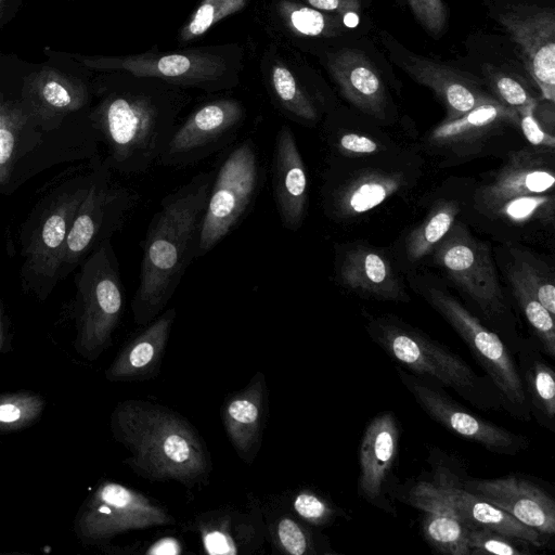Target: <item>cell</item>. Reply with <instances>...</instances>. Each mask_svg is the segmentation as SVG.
Instances as JSON below:
<instances>
[{
    "label": "cell",
    "instance_id": "cell-1",
    "mask_svg": "<svg viewBox=\"0 0 555 555\" xmlns=\"http://www.w3.org/2000/svg\"><path fill=\"white\" fill-rule=\"evenodd\" d=\"M216 171H203L167 194L152 217L143 242L139 286L131 301L133 321L145 326L173 296L196 258L201 227Z\"/></svg>",
    "mask_w": 555,
    "mask_h": 555
},
{
    "label": "cell",
    "instance_id": "cell-2",
    "mask_svg": "<svg viewBox=\"0 0 555 555\" xmlns=\"http://www.w3.org/2000/svg\"><path fill=\"white\" fill-rule=\"evenodd\" d=\"M109 429L129 456L124 463L153 482L176 481L188 489L206 485L212 464L197 428L182 414L143 399L119 401Z\"/></svg>",
    "mask_w": 555,
    "mask_h": 555
},
{
    "label": "cell",
    "instance_id": "cell-3",
    "mask_svg": "<svg viewBox=\"0 0 555 555\" xmlns=\"http://www.w3.org/2000/svg\"><path fill=\"white\" fill-rule=\"evenodd\" d=\"M135 77V85L111 94L96 113V126L113 165L126 173H144L158 164L185 103L165 81Z\"/></svg>",
    "mask_w": 555,
    "mask_h": 555
},
{
    "label": "cell",
    "instance_id": "cell-4",
    "mask_svg": "<svg viewBox=\"0 0 555 555\" xmlns=\"http://www.w3.org/2000/svg\"><path fill=\"white\" fill-rule=\"evenodd\" d=\"M366 331L400 367L453 389L476 408L503 409L487 376L478 375L462 357L420 330L392 317H378L369 321Z\"/></svg>",
    "mask_w": 555,
    "mask_h": 555
},
{
    "label": "cell",
    "instance_id": "cell-5",
    "mask_svg": "<svg viewBox=\"0 0 555 555\" xmlns=\"http://www.w3.org/2000/svg\"><path fill=\"white\" fill-rule=\"evenodd\" d=\"M555 175L545 151L511 153L492 181L475 195L486 216L516 224L530 221L552 223L555 212Z\"/></svg>",
    "mask_w": 555,
    "mask_h": 555
},
{
    "label": "cell",
    "instance_id": "cell-6",
    "mask_svg": "<svg viewBox=\"0 0 555 555\" xmlns=\"http://www.w3.org/2000/svg\"><path fill=\"white\" fill-rule=\"evenodd\" d=\"M125 296L115 254L107 241L83 264L76 302V352L95 361L113 344Z\"/></svg>",
    "mask_w": 555,
    "mask_h": 555
},
{
    "label": "cell",
    "instance_id": "cell-7",
    "mask_svg": "<svg viewBox=\"0 0 555 555\" xmlns=\"http://www.w3.org/2000/svg\"><path fill=\"white\" fill-rule=\"evenodd\" d=\"M428 302L452 326L495 386L505 409L521 421L531 420L522 380L513 354L500 336L489 330L452 295L428 288Z\"/></svg>",
    "mask_w": 555,
    "mask_h": 555
},
{
    "label": "cell",
    "instance_id": "cell-8",
    "mask_svg": "<svg viewBox=\"0 0 555 555\" xmlns=\"http://www.w3.org/2000/svg\"><path fill=\"white\" fill-rule=\"evenodd\" d=\"M175 524L171 513L145 493L102 480L79 506L74 532L81 544L102 548L115 535Z\"/></svg>",
    "mask_w": 555,
    "mask_h": 555
},
{
    "label": "cell",
    "instance_id": "cell-9",
    "mask_svg": "<svg viewBox=\"0 0 555 555\" xmlns=\"http://www.w3.org/2000/svg\"><path fill=\"white\" fill-rule=\"evenodd\" d=\"M259 180L258 155L253 141L247 139L229 154L215 173L196 258L210 251L238 223L257 195Z\"/></svg>",
    "mask_w": 555,
    "mask_h": 555
},
{
    "label": "cell",
    "instance_id": "cell-10",
    "mask_svg": "<svg viewBox=\"0 0 555 555\" xmlns=\"http://www.w3.org/2000/svg\"><path fill=\"white\" fill-rule=\"evenodd\" d=\"M493 18L515 43L520 62L541 98L555 100V8L529 0L499 2Z\"/></svg>",
    "mask_w": 555,
    "mask_h": 555
},
{
    "label": "cell",
    "instance_id": "cell-11",
    "mask_svg": "<svg viewBox=\"0 0 555 555\" xmlns=\"http://www.w3.org/2000/svg\"><path fill=\"white\" fill-rule=\"evenodd\" d=\"M99 69H118L138 77L163 80L178 87L205 90L229 88L235 75L230 59L221 52L192 50L167 54L143 53L124 57H93L85 61Z\"/></svg>",
    "mask_w": 555,
    "mask_h": 555
},
{
    "label": "cell",
    "instance_id": "cell-12",
    "mask_svg": "<svg viewBox=\"0 0 555 555\" xmlns=\"http://www.w3.org/2000/svg\"><path fill=\"white\" fill-rule=\"evenodd\" d=\"M434 249L437 263L489 321L505 314L504 295L485 243L472 236L464 225L456 224Z\"/></svg>",
    "mask_w": 555,
    "mask_h": 555
},
{
    "label": "cell",
    "instance_id": "cell-13",
    "mask_svg": "<svg viewBox=\"0 0 555 555\" xmlns=\"http://www.w3.org/2000/svg\"><path fill=\"white\" fill-rule=\"evenodd\" d=\"M398 376L421 409L449 431L501 455H516L529 440L478 415L451 398L437 383L397 367Z\"/></svg>",
    "mask_w": 555,
    "mask_h": 555
},
{
    "label": "cell",
    "instance_id": "cell-14",
    "mask_svg": "<svg viewBox=\"0 0 555 555\" xmlns=\"http://www.w3.org/2000/svg\"><path fill=\"white\" fill-rule=\"evenodd\" d=\"M430 479L421 482L469 528H486L525 541L533 547L545 545V535L521 524L504 511L469 492L463 485L464 467L442 452H431Z\"/></svg>",
    "mask_w": 555,
    "mask_h": 555
},
{
    "label": "cell",
    "instance_id": "cell-15",
    "mask_svg": "<svg viewBox=\"0 0 555 555\" xmlns=\"http://www.w3.org/2000/svg\"><path fill=\"white\" fill-rule=\"evenodd\" d=\"M244 120V108L234 99L208 102L176 128L158 164L182 167L197 163L228 145Z\"/></svg>",
    "mask_w": 555,
    "mask_h": 555
},
{
    "label": "cell",
    "instance_id": "cell-16",
    "mask_svg": "<svg viewBox=\"0 0 555 555\" xmlns=\"http://www.w3.org/2000/svg\"><path fill=\"white\" fill-rule=\"evenodd\" d=\"M380 38L390 60L413 80L431 89L442 102L447 109L446 120L459 118L476 106L494 100L489 91L483 90L479 77L415 54L386 31L380 33Z\"/></svg>",
    "mask_w": 555,
    "mask_h": 555
},
{
    "label": "cell",
    "instance_id": "cell-17",
    "mask_svg": "<svg viewBox=\"0 0 555 555\" xmlns=\"http://www.w3.org/2000/svg\"><path fill=\"white\" fill-rule=\"evenodd\" d=\"M400 436V425L395 414L384 411L370 421L359 448V495L370 505L393 516L396 508L388 498V491Z\"/></svg>",
    "mask_w": 555,
    "mask_h": 555
},
{
    "label": "cell",
    "instance_id": "cell-18",
    "mask_svg": "<svg viewBox=\"0 0 555 555\" xmlns=\"http://www.w3.org/2000/svg\"><path fill=\"white\" fill-rule=\"evenodd\" d=\"M464 487L521 524L547 537L555 533V501L538 483L516 475L473 478L463 472Z\"/></svg>",
    "mask_w": 555,
    "mask_h": 555
},
{
    "label": "cell",
    "instance_id": "cell-19",
    "mask_svg": "<svg viewBox=\"0 0 555 555\" xmlns=\"http://www.w3.org/2000/svg\"><path fill=\"white\" fill-rule=\"evenodd\" d=\"M248 498L246 511L225 505L199 513L191 521L207 554H251L262 545L267 537L263 512L257 498Z\"/></svg>",
    "mask_w": 555,
    "mask_h": 555
},
{
    "label": "cell",
    "instance_id": "cell-20",
    "mask_svg": "<svg viewBox=\"0 0 555 555\" xmlns=\"http://www.w3.org/2000/svg\"><path fill=\"white\" fill-rule=\"evenodd\" d=\"M269 414V389L264 373L258 371L246 386L228 395L220 418L237 456L251 464L262 446Z\"/></svg>",
    "mask_w": 555,
    "mask_h": 555
},
{
    "label": "cell",
    "instance_id": "cell-21",
    "mask_svg": "<svg viewBox=\"0 0 555 555\" xmlns=\"http://www.w3.org/2000/svg\"><path fill=\"white\" fill-rule=\"evenodd\" d=\"M176 317V309L168 308L143 326L118 351L104 372L105 378L111 383H140L157 377Z\"/></svg>",
    "mask_w": 555,
    "mask_h": 555
},
{
    "label": "cell",
    "instance_id": "cell-22",
    "mask_svg": "<svg viewBox=\"0 0 555 555\" xmlns=\"http://www.w3.org/2000/svg\"><path fill=\"white\" fill-rule=\"evenodd\" d=\"M272 189L283 227L297 231L306 217L308 178L293 131L282 127L276 133L272 160Z\"/></svg>",
    "mask_w": 555,
    "mask_h": 555
},
{
    "label": "cell",
    "instance_id": "cell-23",
    "mask_svg": "<svg viewBox=\"0 0 555 555\" xmlns=\"http://www.w3.org/2000/svg\"><path fill=\"white\" fill-rule=\"evenodd\" d=\"M326 64L340 92L351 104L376 118L385 117V86L377 68L364 52L343 48L328 53Z\"/></svg>",
    "mask_w": 555,
    "mask_h": 555
},
{
    "label": "cell",
    "instance_id": "cell-24",
    "mask_svg": "<svg viewBox=\"0 0 555 555\" xmlns=\"http://www.w3.org/2000/svg\"><path fill=\"white\" fill-rule=\"evenodd\" d=\"M104 184H92L77 208L67 233L63 263L76 262L89 249L103 225L118 219L133 205L127 191L109 192Z\"/></svg>",
    "mask_w": 555,
    "mask_h": 555
},
{
    "label": "cell",
    "instance_id": "cell-25",
    "mask_svg": "<svg viewBox=\"0 0 555 555\" xmlns=\"http://www.w3.org/2000/svg\"><path fill=\"white\" fill-rule=\"evenodd\" d=\"M337 275L345 287L360 294L379 300H408L390 262L374 248L357 246L347 250L339 262Z\"/></svg>",
    "mask_w": 555,
    "mask_h": 555
},
{
    "label": "cell",
    "instance_id": "cell-26",
    "mask_svg": "<svg viewBox=\"0 0 555 555\" xmlns=\"http://www.w3.org/2000/svg\"><path fill=\"white\" fill-rule=\"evenodd\" d=\"M401 500L424 513L422 532L431 548L446 555H469V527L421 480L409 487Z\"/></svg>",
    "mask_w": 555,
    "mask_h": 555
},
{
    "label": "cell",
    "instance_id": "cell-27",
    "mask_svg": "<svg viewBox=\"0 0 555 555\" xmlns=\"http://www.w3.org/2000/svg\"><path fill=\"white\" fill-rule=\"evenodd\" d=\"M88 188L57 199L36 229L27 249L28 260L36 273L53 275L63 264V251L73 217Z\"/></svg>",
    "mask_w": 555,
    "mask_h": 555
},
{
    "label": "cell",
    "instance_id": "cell-28",
    "mask_svg": "<svg viewBox=\"0 0 555 555\" xmlns=\"http://www.w3.org/2000/svg\"><path fill=\"white\" fill-rule=\"evenodd\" d=\"M519 126L516 111L492 100L452 120H443L428 135L431 144L461 150L479 143L503 126Z\"/></svg>",
    "mask_w": 555,
    "mask_h": 555
},
{
    "label": "cell",
    "instance_id": "cell-29",
    "mask_svg": "<svg viewBox=\"0 0 555 555\" xmlns=\"http://www.w3.org/2000/svg\"><path fill=\"white\" fill-rule=\"evenodd\" d=\"M401 185L398 173L369 171L335 191L328 206L338 217L361 215L384 203Z\"/></svg>",
    "mask_w": 555,
    "mask_h": 555
},
{
    "label": "cell",
    "instance_id": "cell-30",
    "mask_svg": "<svg viewBox=\"0 0 555 555\" xmlns=\"http://www.w3.org/2000/svg\"><path fill=\"white\" fill-rule=\"evenodd\" d=\"M519 372L531 416L540 425L555 431V372L540 356L528 347L519 348Z\"/></svg>",
    "mask_w": 555,
    "mask_h": 555
},
{
    "label": "cell",
    "instance_id": "cell-31",
    "mask_svg": "<svg viewBox=\"0 0 555 555\" xmlns=\"http://www.w3.org/2000/svg\"><path fill=\"white\" fill-rule=\"evenodd\" d=\"M507 279L535 339L544 354L555 358V324L552 315L532 294L519 274L511 266L507 270Z\"/></svg>",
    "mask_w": 555,
    "mask_h": 555
},
{
    "label": "cell",
    "instance_id": "cell-32",
    "mask_svg": "<svg viewBox=\"0 0 555 555\" xmlns=\"http://www.w3.org/2000/svg\"><path fill=\"white\" fill-rule=\"evenodd\" d=\"M482 83L489 93L505 106L517 113L537 106L538 98L534 95L529 81L507 67L483 64L481 67Z\"/></svg>",
    "mask_w": 555,
    "mask_h": 555
},
{
    "label": "cell",
    "instance_id": "cell-33",
    "mask_svg": "<svg viewBox=\"0 0 555 555\" xmlns=\"http://www.w3.org/2000/svg\"><path fill=\"white\" fill-rule=\"evenodd\" d=\"M37 108L42 114H63L80 108L85 90L68 78L54 73H41L34 89Z\"/></svg>",
    "mask_w": 555,
    "mask_h": 555
},
{
    "label": "cell",
    "instance_id": "cell-34",
    "mask_svg": "<svg viewBox=\"0 0 555 555\" xmlns=\"http://www.w3.org/2000/svg\"><path fill=\"white\" fill-rule=\"evenodd\" d=\"M459 211L460 207L454 202L438 203L427 219L408 236L405 249L409 259L418 260L434 250L454 224Z\"/></svg>",
    "mask_w": 555,
    "mask_h": 555
},
{
    "label": "cell",
    "instance_id": "cell-35",
    "mask_svg": "<svg viewBox=\"0 0 555 555\" xmlns=\"http://www.w3.org/2000/svg\"><path fill=\"white\" fill-rule=\"evenodd\" d=\"M47 406L44 397L29 390L0 393V435L35 425Z\"/></svg>",
    "mask_w": 555,
    "mask_h": 555
},
{
    "label": "cell",
    "instance_id": "cell-36",
    "mask_svg": "<svg viewBox=\"0 0 555 555\" xmlns=\"http://www.w3.org/2000/svg\"><path fill=\"white\" fill-rule=\"evenodd\" d=\"M270 81L275 98L289 115L307 122L318 119L314 103L286 66L274 64L271 68Z\"/></svg>",
    "mask_w": 555,
    "mask_h": 555
},
{
    "label": "cell",
    "instance_id": "cell-37",
    "mask_svg": "<svg viewBox=\"0 0 555 555\" xmlns=\"http://www.w3.org/2000/svg\"><path fill=\"white\" fill-rule=\"evenodd\" d=\"M264 517L267 534L279 552L291 555H306L317 552L311 532L294 516L282 514L273 518Z\"/></svg>",
    "mask_w": 555,
    "mask_h": 555
},
{
    "label": "cell",
    "instance_id": "cell-38",
    "mask_svg": "<svg viewBox=\"0 0 555 555\" xmlns=\"http://www.w3.org/2000/svg\"><path fill=\"white\" fill-rule=\"evenodd\" d=\"M512 254V267L543 307L555 317L554 276L547 266L528 251L513 248Z\"/></svg>",
    "mask_w": 555,
    "mask_h": 555
},
{
    "label": "cell",
    "instance_id": "cell-39",
    "mask_svg": "<svg viewBox=\"0 0 555 555\" xmlns=\"http://www.w3.org/2000/svg\"><path fill=\"white\" fill-rule=\"evenodd\" d=\"M283 15L293 30L309 37L337 36L347 26L336 14L297 3L286 2L283 5Z\"/></svg>",
    "mask_w": 555,
    "mask_h": 555
},
{
    "label": "cell",
    "instance_id": "cell-40",
    "mask_svg": "<svg viewBox=\"0 0 555 555\" xmlns=\"http://www.w3.org/2000/svg\"><path fill=\"white\" fill-rule=\"evenodd\" d=\"M247 2L248 0H203L180 30L179 40L188 42L204 35L222 18L244 9Z\"/></svg>",
    "mask_w": 555,
    "mask_h": 555
},
{
    "label": "cell",
    "instance_id": "cell-41",
    "mask_svg": "<svg viewBox=\"0 0 555 555\" xmlns=\"http://www.w3.org/2000/svg\"><path fill=\"white\" fill-rule=\"evenodd\" d=\"M23 124L22 112L0 101V184L5 183L11 177L18 134Z\"/></svg>",
    "mask_w": 555,
    "mask_h": 555
},
{
    "label": "cell",
    "instance_id": "cell-42",
    "mask_svg": "<svg viewBox=\"0 0 555 555\" xmlns=\"http://www.w3.org/2000/svg\"><path fill=\"white\" fill-rule=\"evenodd\" d=\"M532 545L525 541L509 538L494 530L469 528V555H525L528 554V547Z\"/></svg>",
    "mask_w": 555,
    "mask_h": 555
},
{
    "label": "cell",
    "instance_id": "cell-43",
    "mask_svg": "<svg viewBox=\"0 0 555 555\" xmlns=\"http://www.w3.org/2000/svg\"><path fill=\"white\" fill-rule=\"evenodd\" d=\"M292 508L302 521L317 527L330 525L338 515L328 500L309 489H302L293 496Z\"/></svg>",
    "mask_w": 555,
    "mask_h": 555
},
{
    "label": "cell",
    "instance_id": "cell-44",
    "mask_svg": "<svg viewBox=\"0 0 555 555\" xmlns=\"http://www.w3.org/2000/svg\"><path fill=\"white\" fill-rule=\"evenodd\" d=\"M418 23L434 37H439L447 23L443 0H405Z\"/></svg>",
    "mask_w": 555,
    "mask_h": 555
},
{
    "label": "cell",
    "instance_id": "cell-45",
    "mask_svg": "<svg viewBox=\"0 0 555 555\" xmlns=\"http://www.w3.org/2000/svg\"><path fill=\"white\" fill-rule=\"evenodd\" d=\"M535 107H527L518 113L519 127L530 144L554 150L555 138L553 133L545 131L534 117Z\"/></svg>",
    "mask_w": 555,
    "mask_h": 555
},
{
    "label": "cell",
    "instance_id": "cell-46",
    "mask_svg": "<svg viewBox=\"0 0 555 555\" xmlns=\"http://www.w3.org/2000/svg\"><path fill=\"white\" fill-rule=\"evenodd\" d=\"M306 2L317 10L339 15L347 26L351 25V17H357L362 11L361 0H306Z\"/></svg>",
    "mask_w": 555,
    "mask_h": 555
},
{
    "label": "cell",
    "instance_id": "cell-47",
    "mask_svg": "<svg viewBox=\"0 0 555 555\" xmlns=\"http://www.w3.org/2000/svg\"><path fill=\"white\" fill-rule=\"evenodd\" d=\"M337 146L347 154L356 155L374 154L379 149L378 143L373 139L353 132L344 133L338 140Z\"/></svg>",
    "mask_w": 555,
    "mask_h": 555
},
{
    "label": "cell",
    "instance_id": "cell-48",
    "mask_svg": "<svg viewBox=\"0 0 555 555\" xmlns=\"http://www.w3.org/2000/svg\"><path fill=\"white\" fill-rule=\"evenodd\" d=\"M182 552V545L179 540L172 537H165L156 540L153 544H151L146 550L145 554L153 555H177Z\"/></svg>",
    "mask_w": 555,
    "mask_h": 555
},
{
    "label": "cell",
    "instance_id": "cell-49",
    "mask_svg": "<svg viewBox=\"0 0 555 555\" xmlns=\"http://www.w3.org/2000/svg\"><path fill=\"white\" fill-rule=\"evenodd\" d=\"M5 346H7V335H5L4 322H3V309H2V305L0 302V354L3 352Z\"/></svg>",
    "mask_w": 555,
    "mask_h": 555
},
{
    "label": "cell",
    "instance_id": "cell-50",
    "mask_svg": "<svg viewBox=\"0 0 555 555\" xmlns=\"http://www.w3.org/2000/svg\"><path fill=\"white\" fill-rule=\"evenodd\" d=\"M5 1H8V0H0V9H2V8H3V5H4Z\"/></svg>",
    "mask_w": 555,
    "mask_h": 555
}]
</instances>
